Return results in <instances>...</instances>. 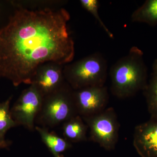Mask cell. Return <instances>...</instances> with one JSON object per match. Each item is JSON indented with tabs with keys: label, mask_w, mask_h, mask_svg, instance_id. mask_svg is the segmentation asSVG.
<instances>
[{
	"label": "cell",
	"mask_w": 157,
	"mask_h": 157,
	"mask_svg": "<svg viewBox=\"0 0 157 157\" xmlns=\"http://www.w3.org/2000/svg\"><path fill=\"white\" fill-rule=\"evenodd\" d=\"M35 130L54 157H64L63 153L72 147L71 142L64 137H60L55 132H50L47 128L36 125Z\"/></svg>",
	"instance_id": "obj_10"
},
{
	"label": "cell",
	"mask_w": 157,
	"mask_h": 157,
	"mask_svg": "<svg viewBox=\"0 0 157 157\" xmlns=\"http://www.w3.org/2000/svg\"><path fill=\"white\" fill-rule=\"evenodd\" d=\"M152 69L150 79L144 92L151 118L157 119V59L154 61Z\"/></svg>",
	"instance_id": "obj_13"
},
{
	"label": "cell",
	"mask_w": 157,
	"mask_h": 157,
	"mask_svg": "<svg viewBox=\"0 0 157 157\" xmlns=\"http://www.w3.org/2000/svg\"><path fill=\"white\" fill-rule=\"evenodd\" d=\"M76 111L82 117L94 115L106 109L109 94L105 86L83 88L73 92Z\"/></svg>",
	"instance_id": "obj_7"
},
{
	"label": "cell",
	"mask_w": 157,
	"mask_h": 157,
	"mask_svg": "<svg viewBox=\"0 0 157 157\" xmlns=\"http://www.w3.org/2000/svg\"><path fill=\"white\" fill-rule=\"evenodd\" d=\"M107 70V60L101 53L96 52L64 65L63 73L66 82L77 90L105 86Z\"/></svg>",
	"instance_id": "obj_3"
},
{
	"label": "cell",
	"mask_w": 157,
	"mask_h": 157,
	"mask_svg": "<svg viewBox=\"0 0 157 157\" xmlns=\"http://www.w3.org/2000/svg\"><path fill=\"white\" fill-rule=\"evenodd\" d=\"M111 91L119 98H129L144 90L147 82V68L140 48L133 46L125 56L110 68Z\"/></svg>",
	"instance_id": "obj_2"
},
{
	"label": "cell",
	"mask_w": 157,
	"mask_h": 157,
	"mask_svg": "<svg viewBox=\"0 0 157 157\" xmlns=\"http://www.w3.org/2000/svg\"><path fill=\"white\" fill-rule=\"evenodd\" d=\"M88 129L83 119L78 115L73 117L63 124L64 137L71 143L86 141Z\"/></svg>",
	"instance_id": "obj_11"
},
{
	"label": "cell",
	"mask_w": 157,
	"mask_h": 157,
	"mask_svg": "<svg viewBox=\"0 0 157 157\" xmlns=\"http://www.w3.org/2000/svg\"><path fill=\"white\" fill-rule=\"evenodd\" d=\"M44 97L33 85L24 90L11 109V115L17 126L31 131L35 130Z\"/></svg>",
	"instance_id": "obj_6"
},
{
	"label": "cell",
	"mask_w": 157,
	"mask_h": 157,
	"mask_svg": "<svg viewBox=\"0 0 157 157\" xmlns=\"http://www.w3.org/2000/svg\"><path fill=\"white\" fill-rule=\"evenodd\" d=\"M6 2H0V21H1L3 16H4V14L6 12L5 11L6 10V5L5 4H6ZM3 26H4L0 23V29Z\"/></svg>",
	"instance_id": "obj_16"
},
{
	"label": "cell",
	"mask_w": 157,
	"mask_h": 157,
	"mask_svg": "<svg viewBox=\"0 0 157 157\" xmlns=\"http://www.w3.org/2000/svg\"><path fill=\"white\" fill-rule=\"evenodd\" d=\"M90 130V139L107 151L115 148L118 139L119 124L112 107L90 116L82 117Z\"/></svg>",
	"instance_id": "obj_5"
},
{
	"label": "cell",
	"mask_w": 157,
	"mask_h": 157,
	"mask_svg": "<svg viewBox=\"0 0 157 157\" xmlns=\"http://www.w3.org/2000/svg\"><path fill=\"white\" fill-rule=\"evenodd\" d=\"M133 145L141 157H157V119L149 120L135 128Z\"/></svg>",
	"instance_id": "obj_9"
},
{
	"label": "cell",
	"mask_w": 157,
	"mask_h": 157,
	"mask_svg": "<svg viewBox=\"0 0 157 157\" xmlns=\"http://www.w3.org/2000/svg\"><path fill=\"white\" fill-rule=\"evenodd\" d=\"M74 90L67 82L61 87L44 96L36 122L39 126L52 128L78 115L74 101Z\"/></svg>",
	"instance_id": "obj_4"
},
{
	"label": "cell",
	"mask_w": 157,
	"mask_h": 157,
	"mask_svg": "<svg viewBox=\"0 0 157 157\" xmlns=\"http://www.w3.org/2000/svg\"><path fill=\"white\" fill-rule=\"evenodd\" d=\"M134 22L143 23L151 26L157 25V0H147L133 12Z\"/></svg>",
	"instance_id": "obj_12"
},
{
	"label": "cell",
	"mask_w": 157,
	"mask_h": 157,
	"mask_svg": "<svg viewBox=\"0 0 157 157\" xmlns=\"http://www.w3.org/2000/svg\"><path fill=\"white\" fill-rule=\"evenodd\" d=\"M80 3L82 6L92 14L94 17L96 18L99 25L101 26L102 29L105 31L108 36L111 39H113L114 37L113 34L110 32L109 29L107 28V27L100 17V15L98 13L99 2L97 0H81L80 1Z\"/></svg>",
	"instance_id": "obj_15"
},
{
	"label": "cell",
	"mask_w": 157,
	"mask_h": 157,
	"mask_svg": "<svg viewBox=\"0 0 157 157\" xmlns=\"http://www.w3.org/2000/svg\"><path fill=\"white\" fill-rule=\"evenodd\" d=\"M64 66L54 63L42 65L37 70L31 85L43 97L55 91L66 82L63 73Z\"/></svg>",
	"instance_id": "obj_8"
},
{
	"label": "cell",
	"mask_w": 157,
	"mask_h": 157,
	"mask_svg": "<svg viewBox=\"0 0 157 157\" xmlns=\"http://www.w3.org/2000/svg\"><path fill=\"white\" fill-rule=\"evenodd\" d=\"M13 12L0 29V77L13 85H31L37 70L48 63L65 65L75 55L66 9L24 8L12 2Z\"/></svg>",
	"instance_id": "obj_1"
},
{
	"label": "cell",
	"mask_w": 157,
	"mask_h": 157,
	"mask_svg": "<svg viewBox=\"0 0 157 157\" xmlns=\"http://www.w3.org/2000/svg\"><path fill=\"white\" fill-rule=\"evenodd\" d=\"M11 97L6 101L0 102V143L10 145V142L5 139V135L8 131L17 126V124L11 115L10 104Z\"/></svg>",
	"instance_id": "obj_14"
},
{
	"label": "cell",
	"mask_w": 157,
	"mask_h": 157,
	"mask_svg": "<svg viewBox=\"0 0 157 157\" xmlns=\"http://www.w3.org/2000/svg\"><path fill=\"white\" fill-rule=\"evenodd\" d=\"M9 146V145H6V144L0 143V149L6 148V147Z\"/></svg>",
	"instance_id": "obj_17"
}]
</instances>
